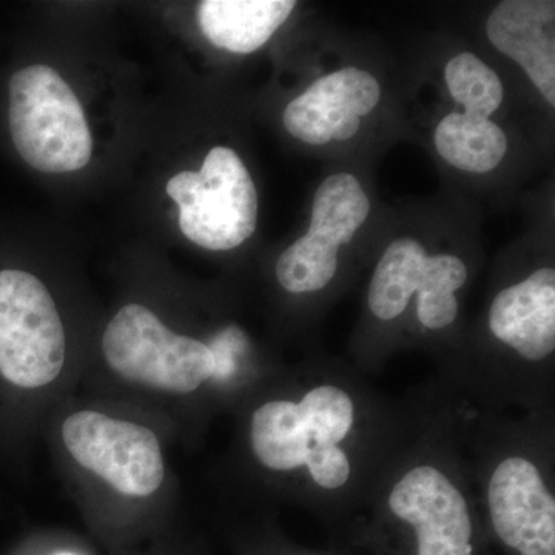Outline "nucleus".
<instances>
[{"instance_id":"1","label":"nucleus","mask_w":555,"mask_h":555,"mask_svg":"<svg viewBox=\"0 0 555 555\" xmlns=\"http://www.w3.org/2000/svg\"><path fill=\"white\" fill-rule=\"evenodd\" d=\"M246 415L250 466L339 537L411 433L415 401L378 392L356 366L312 358L270 378Z\"/></svg>"},{"instance_id":"2","label":"nucleus","mask_w":555,"mask_h":555,"mask_svg":"<svg viewBox=\"0 0 555 555\" xmlns=\"http://www.w3.org/2000/svg\"><path fill=\"white\" fill-rule=\"evenodd\" d=\"M414 401L411 433L338 539L371 555H489L454 396L436 378Z\"/></svg>"},{"instance_id":"3","label":"nucleus","mask_w":555,"mask_h":555,"mask_svg":"<svg viewBox=\"0 0 555 555\" xmlns=\"http://www.w3.org/2000/svg\"><path fill=\"white\" fill-rule=\"evenodd\" d=\"M449 390L489 542L555 555V409L495 411Z\"/></svg>"},{"instance_id":"4","label":"nucleus","mask_w":555,"mask_h":555,"mask_svg":"<svg viewBox=\"0 0 555 555\" xmlns=\"http://www.w3.org/2000/svg\"><path fill=\"white\" fill-rule=\"evenodd\" d=\"M102 352L120 378L173 396H190L207 386L233 393L266 383L257 377L254 347L240 326L230 324L210 341H201L175 334L142 305L124 306L112 318Z\"/></svg>"},{"instance_id":"5","label":"nucleus","mask_w":555,"mask_h":555,"mask_svg":"<svg viewBox=\"0 0 555 555\" xmlns=\"http://www.w3.org/2000/svg\"><path fill=\"white\" fill-rule=\"evenodd\" d=\"M467 281L469 268L459 255H429L414 238L392 241L375 266L366 294L367 315L375 331L386 335L375 357V371L389 356L392 335L404 331L411 334L409 341L444 347L440 366L447 358L443 338L449 337L451 363L459 350L460 295Z\"/></svg>"},{"instance_id":"6","label":"nucleus","mask_w":555,"mask_h":555,"mask_svg":"<svg viewBox=\"0 0 555 555\" xmlns=\"http://www.w3.org/2000/svg\"><path fill=\"white\" fill-rule=\"evenodd\" d=\"M10 130L25 163L43 173H68L90 163L86 113L56 69L31 65L10 80Z\"/></svg>"},{"instance_id":"7","label":"nucleus","mask_w":555,"mask_h":555,"mask_svg":"<svg viewBox=\"0 0 555 555\" xmlns=\"http://www.w3.org/2000/svg\"><path fill=\"white\" fill-rule=\"evenodd\" d=\"M166 190L178 204L179 228L196 246L232 250L257 229V188L235 150L211 149L199 171H181Z\"/></svg>"},{"instance_id":"8","label":"nucleus","mask_w":555,"mask_h":555,"mask_svg":"<svg viewBox=\"0 0 555 555\" xmlns=\"http://www.w3.org/2000/svg\"><path fill=\"white\" fill-rule=\"evenodd\" d=\"M64 364V324L49 288L24 270H0V377L16 389H42Z\"/></svg>"},{"instance_id":"9","label":"nucleus","mask_w":555,"mask_h":555,"mask_svg":"<svg viewBox=\"0 0 555 555\" xmlns=\"http://www.w3.org/2000/svg\"><path fill=\"white\" fill-rule=\"evenodd\" d=\"M369 214L371 201L353 175L324 179L313 196L309 232L278 258V286L292 297L315 298L331 292L341 268L339 248L352 243Z\"/></svg>"},{"instance_id":"10","label":"nucleus","mask_w":555,"mask_h":555,"mask_svg":"<svg viewBox=\"0 0 555 555\" xmlns=\"http://www.w3.org/2000/svg\"><path fill=\"white\" fill-rule=\"evenodd\" d=\"M68 454L120 495L147 499L166 477L159 438L149 427L102 412H75L62 425Z\"/></svg>"},{"instance_id":"11","label":"nucleus","mask_w":555,"mask_h":555,"mask_svg":"<svg viewBox=\"0 0 555 555\" xmlns=\"http://www.w3.org/2000/svg\"><path fill=\"white\" fill-rule=\"evenodd\" d=\"M382 89L366 69L345 67L317 79L284 109L287 133L309 145L346 142L378 107Z\"/></svg>"},{"instance_id":"12","label":"nucleus","mask_w":555,"mask_h":555,"mask_svg":"<svg viewBox=\"0 0 555 555\" xmlns=\"http://www.w3.org/2000/svg\"><path fill=\"white\" fill-rule=\"evenodd\" d=\"M486 36L500 53L517 62L543 100L555 105V3L505 0L489 14Z\"/></svg>"},{"instance_id":"13","label":"nucleus","mask_w":555,"mask_h":555,"mask_svg":"<svg viewBox=\"0 0 555 555\" xmlns=\"http://www.w3.org/2000/svg\"><path fill=\"white\" fill-rule=\"evenodd\" d=\"M295 7L292 0H204L198 22L217 49L248 54L269 42Z\"/></svg>"},{"instance_id":"14","label":"nucleus","mask_w":555,"mask_h":555,"mask_svg":"<svg viewBox=\"0 0 555 555\" xmlns=\"http://www.w3.org/2000/svg\"><path fill=\"white\" fill-rule=\"evenodd\" d=\"M434 142L449 166L467 173H488L503 163L509 142L494 120L449 113L438 122Z\"/></svg>"},{"instance_id":"15","label":"nucleus","mask_w":555,"mask_h":555,"mask_svg":"<svg viewBox=\"0 0 555 555\" xmlns=\"http://www.w3.org/2000/svg\"><path fill=\"white\" fill-rule=\"evenodd\" d=\"M444 82L466 115L489 119L503 104L505 89L495 69L474 53H460L448 62Z\"/></svg>"},{"instance_id":"16","label":"nucleus","mask_w":555,"mask_h":555,"mask_svg":"<svg viewBox=\"0 0 555 555\" xmlns=\"http://www.w3.org/2000/svg\"><path fill=\"white\" fill-rule=\"evenodd\" d=\"M291 555H343L337 553V551H306V550H295Z\"/></svg>"},{"instance_id":"17","label":"nucleus","mask_w":555,"mask_h":555,"mask_svg":"<svg viewBox=\"0 0 555 555\" xmlns=\"http://www.w3.org/2000/svg\"><path fill=\"white\" fill-rule=\"evenodd\" d=\"M61 555H73V554H61Z\"/></svg>"}]
</instances>
